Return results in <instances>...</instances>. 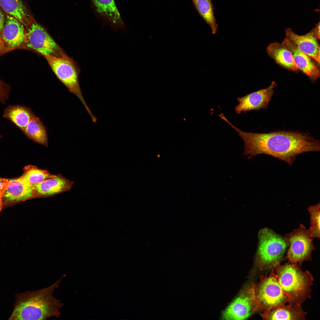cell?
Instances as JSON below:
<instances>
[{
    "instance_id": "1",
    "label": "cell",
    "mask_w": 320,
    "mask_h": 320,
    "mask_svg": "<svg viewBox=\"0 0 320 320\" xmlns=\"http://www.w3.org/2000/svg\"><path fill=\"white\" fill-rule=\"evenodd\" d=\"M226 122L238 132L244 143L243 155L250 159L264 154L283 160L291 166L297 156L305 152L320 151V142L308 134L292 131L267 133L243 131L229 120Z\"/></svg>"
},
{
    "instance_id": "2",
    "label": "cell",
    "mask_w": 320,
    "mask_h": 320,
    "mask_svg": "<svg viewBox=\"0 0 320 320\" xmlns=\"http://www.w3.org/2000/svg\"><path fill=\"white\" fill-rule=\"evenodd\" d=\"M62 277L50 286L38 290L27 291L15 295V301L9 320H45L58 317L63 303L53 293Z\"/></svg>"
},
{
    "instance_id": "3",
    "label": "cell",
    "mask_w": 320,
    "mask_h": 320,
    "mask_svg": "<svg viewBox=\"0 0 320 320\" xmlns=\"http://www.w3.org/2000/svg\"><path fill=\"white\" fill-rule=\"evenodd\" d=\"M289 303L301 305L311 296L313 279L308 271H303L297 264H279L271 269Z\"/></svg>"
},
{
    "instance_id": "4",
    "label": "cell",
    "mask_w": 320,
    "mask_h": 320,
    "mask_svg": "<svg viewBox=\"0 0 320 320\" xmlns=\"http://www.w3.org/2000/svg\"><path fill=\"white\" fill-rule=\"evenodd\" d=\"M258 238L256 263L261 269L271 270L280 264L288 247V241L285 236L266 228L259 231Z\"/></svg>"
},
{
    "instance_id": "5",
    "label": "cell",
    "mask_w": 320,
    "mask_h": 320,
    "mask_svg": "<svg viewBox=\"0 0 320 320\" xmlns=\"http://www.w3.org/2000/svg\"><path fill=\"white\" fill-rule=\"evenodd\" d=\"M254 289L257 311H268L289 303L272 271L269 276L260 277L257 284H255Z\"/></svg>"
},
{
    "instance_id": "6",
    "label": "cell",
    "mask_w": 320,
    "mask_h": 320,
    "mask_svg": "<svg viewBox=\"0 0 320 320\" xmlns=\"http://www.w3.org/2000/svg\"><path fill=\"white\" fill-rule=\"evenodd\" d=\"M43 56L57 78L71 93L79 98L88 111L79 85L78 69L73 61L64 53L58 57Z\"/></svg>"
},
{
    "instance_id": "7",
    "label": "cell",
    "mask_w": 320,
    "mask_h": 320,
    "mask_svg": "<svg viewBox=\"0 0 320 320\" xmlns=\"http://www.w3.org/2000/svg\"><path fill=\"white\" fill-rule=\"evenodd\" d=\"M285 237L289 244L286 258L289 263L301 265L305 261L311 260V253L315 247L309 229L300 224L298 228Z\"/></svg>"
},
{
    "instance_id": "8",
    "label": "cell",
    "mask_w": 320,
    "mask_h": 320,
    "mask_svg": "<svg viewBox=\"0 0 320 320\" xmlns=\"http://www.w3.org/2000/svg\"><path fill=\"white\" fill-rule=\"evenodd\" d=\"M26 49L43 56L60 57L64 53L47 31L33 19L24 26Z\"/></svg>"
},
{
    "instance_id": "9",
    "label": "cell",
    "mask_w": 320,
    "mask_h": 320,
    "mask_svg": "<svg viewBox=\"0 0 320 320\" xmlns=\"http://www.w3.org/2000/svg\"><path fill=\"white\" fill-rule=\"evenodd\" d=\"M255 284L244 290L223 311L225 319L244 320L257 312Z\"/></svg>"
},
{
    "instance_id": "10",
    "label": "cell",
    "mask_w": 320,
    "mask_h": 320,
    "mask_svg": "<svg viewBox=\"0 0 320 320\" xmlns=\"http://www.w3.org/2000/svg\"><path fill=\"white\" fill-rule=\"evenodd\" d=\"M0 36L6 52L16 49H26L24 26L8 15Z\"/></svg>"
},
{
    "instance_id": "11",
    "label": "cell",
    "mask_w": 320,
    "mask_h": 320,
    "mask_svg": "<svg viewBox=\"0 0 320 320\" xmlns=\"http://www.w3.org/2000/svg\"><path fill=\"white\" fill-rule=\"evenodd\" d=\"M276 86L275 82L273 81L269 87L265 88L238 98L239 104L235 107L236 113L239 114L242 112L267 108L274 94V89Z\"/></svg>"
},
{
    "instance_id": "12",
    "label": "cell",
    "mask_w": 320,
    "mask_h": 320,
    "mask_svg": "<svg viewBox=\"0 0 320 320\" xmlns=\"http://www.w3.org/2000/svg\"><path fill=\"white\" fill-rule=\"evenodd\" d=\"M96 13L105 24L109 25L114 31H124L125 26L114 0H91Z\"/></svg>"
},
{
    "instance_id": "13",
    "label": "cell",
    "mask_w": 320,
    "mask_h": 320,
    "mask_svg": "<svg viewBox=\"0 0 320 320\" xmlns=\"http://www.w3.org/2000/svg\"><path fill=\"white\" fill-rule=\"evenodd\" d=\"M281 44L292 54L298 69L311 79H316L319 77V69L311 57L300 50L287 37L284 39Z\"/></svg>"
},
{
    "instance_id": "14",
    "label": "cell",
    "mask_w": 320,
    "mask_h": 320,
    "mask_svg": "<svg viewBox=\"0 0 320 320\" xmlns=\"http://www.w3.org/2000/svg\"><path fill=\"white\" fill-rule=\"evenodd\" d=\"M72 182L60 174L33 185L35 197L51 196L68 191L72 188Z\"/></svg>"
},
{
    "instance_id": "15",
    "label": "cell",
    "mask_w": 320,
    "mask_h": 320,
    "mask_svg": "<svg viewBox=\"0 0 320 320\" xmlns=\"http://www.w3.org/2000/svg\"><path fill=\"white\" fill-rule=\"evenodd\" d=\"M286 36L297 48L320 64V45L312 31L303 35L296 34L290 28L285 31Z\"/></svg>"
},
{
    "instance_id": "16",
    "label": "cell",
    "mask_w": 320,
    "mask_h": 320,
    "mask_svg": "<svg viewBox=\"0 0 320 320\" xmlns=\"http://www.w3.org/2000/svg\"><path fill=\"white\" fill-rule=\"evenodd\" d=\"M2 197L9 202L24 201L35 197L34 191L33 186L28 183L21 176L9 180Z\"/></svg>"
},
{
    "instance_id": "17",
    "label": "cell",
    "mask_w": 320,
    "mask_h": 320,
    "mask_svg": "<svg viewBox=\"0 0 320 320\" xmlns=\"http://www.w3.org/2000/svg\"><path fill=\"white\" fill-rule=\"evenodd\" d=\"M306 314L300 305L296 303L283 304L260 314L265 320H303Z\"/></svg>"
},
{
    "instance_id": "18",
    "label": "cell",
    "mask_w": 320,
    "mask_h": 320,
    "mask_svg": "<svg viewBox=\"0 0 320 320\" xmlns=\"http://www.w3.org/2000/svg\"><path fill=\"white\" fill-rule=\"evenodd\" d=\"M36 116L30 108L20 105H9L4 109L3 115L23 133L28 123Z\"/></svg>"
},
{
    "instance_id": "19",
    "label": "cell",
    "mask_w": 320,
    "mask_h": 320,
    "mask_svg": "<svg viewBox=\"0 0 320 320\" xmlns=\"http://www.w3.org/2000/svg\"><path fill=\"white\" fill-rule=\"evenodd\" d=\"M268 54L280 65L291 70H298L290 52L278 42L270 43L266 49Z\"/></svg>"
},
{
    "instance_id": "20",
    "label": "cell",
    "mask_w": 320,
    "mask_h": 320,
    "mask_svg": "<svg viewBox=\"0 0 320 320\" xmlns=\"http://www.w3.org/2000/svg\"><path fill=\"white\" fill-rule=\"evenodd\" d=\"M0 7L7 15L25 26L33 19L20 0H0Z\"/></svg>"
},
{
    "instance_id": "21",
    "label": "cell",
    "mask_w": 320,
    "mask_h": 320,
    "mask_svg": "<svg viewBox=\"0 0 320 320\" xmlns=\"http://www.w3.org/2000/svg\"><path fill=\"white\" fill-rule=\"evenodd\" d=\"M29 138L43 145H48V135L45 127L40 119L36 116L28 123L24 132Z\"/></svg>"
},
{
    "instance_id": "22",
    "label": "cell",
    "mask_w": 320,
    "mask_h": 320,
    "mask_svg": "<svg viewBox=\"0 0 320 320\" xmlns=\"http://www.w3.org/2000/svg\"><path fill=\"white\" fill-rule=\"evenodd\" d=\"M197 12L210 26L213 34L216 33L218 25L216 22L212 0H191Z\"/></svg>"
},
{
    "instance_id": "23",
    "label": "cell",
    "mask_w": 320,
    "mask_h": 320,
    "mask_svg": "<svg viewBox=\"0 0 320 320\" xmlns=\"http://www.w3.org/2000/svg\"><path fill=\"white\" fill-rule=\"evenodd\" d=\"M55 175L51 174L47 170L40 169L36 166L30 165L25 167L23 174L21 177L28 183L33 185Z\"/></svg>"
},
{
    "instance_id": "24",
    "label": "cell",
    "mask_w": 320,
    "mask_h": 320,
    "mask_svg": "<svg viewBox=\"0 0 320 320\" xmlns=\"http://www.w3.org/2000/svg\"><path fill=\"white\" fill-rule=\"evenodd\" d=\"M311 226L309 229L312 238H320V203L309 206Z\"/></svg>"
},
{
    "instance_id": "25",
    "label": "cell",
    "mask_w": 320,
    "mask_h": 320,
    "mask_svg": "<svg viewBox=\"0 0 320 320\" xmlns=\"http://www.w3.org/2000/svg\"><path fill=\"white\" fill-rule=\"evenodd\" d=\"M9 86L0 79V102L4 104L9 97Z\"/></svg>"
},
{
    "instance_id": "26",
    "label": "cell",
    "mask_w": 320,
    "mask_h": 320,
    "mask_svg": "<svg viewBox=\"0 0 320 320\" xmlns=\"http://www.w3.org/2000/svg\"><path fill=\"white\" fill-rule=\"evenodd\" d=\"M9 180L7 179L0 178V192H4L6 188Z\"/></svg>"
},
{
    "instance_id": "27",
    "label": "cell",
    "mask_w": 320,
    "mask_h": 320,
    "mask_svg": "<svg viewBox=\"0 0 320 320\" xmlns=\"http://www.w3.org/2000/svg\"><path fill=\"white\" fill-rule=\"evenodd\" d=\"M5 20L4 15L0 7V35L4 26Z\"/></svg>"
},
{
    "instance_id": "28",
    "label": "cell",
    "mask_w": 320,
    "mask_h": 320,
    "mask_svg": "<svg viewBox=\"0 0 320 320\" xmlns=\"http://www.w3.org/2000/svg\"><path fill=\"white\" fill-rule=\"evenodd\" d=\"M317 39H320V22L317 23L316 27L311 31Z\"/></svg>"
},
{
    "instance_id": "29",
    "label": "cell",
    "mask_w": 320,
    "mask_h": 320,
    "mask_svg": "<svg viewBox=\"0 0 320 320\" xmlns=\"http://www.w3.org/2000/svg\"><path fill=\"white\" fill-rule=\"evenodd\" d=\"M5 52V49L0 35V56Z\"/></svg>"
},
{
    "instance_id": "30",
    "label": "cell",
    "mask_w": 320,
    "mask_h": 320,
    "mask_svg": "<svg viewBox=\"0 0 320 320\" xmlns=\"http://www.w3.org/2000/svg\"><path fill=\"white\" fill-rule=\"evenodd\" d=\"M3 193H0V212L1 210L2 207V198Z\"/></svg>"
},
{
    "instance_id": "31",
    "label": "cell",
    "mask_w": 320,
    "mask_h": 320,
    "mask_svg": "<svg viewBox=\"0 0 320 320\" xmlns=\"http://www.w3.org/2000/svg\"><path fill=\"white\" fill-rule=\"evenodd\" d=\"M3 193L4 192H0V193Z\"/></svg>"
},
{
    "instance_id": "32",
    "label": "cell",
    "mask_w": 320,
    "mask_h": 320,
    "mask_svg": "<svg viewBox=\"0 0 320 320\" xmlns=\"http://www.w3.org/2000/svg\"><path fill=\"white\" fill-rule=\"evenodd\" d=\"M0 136H1V135H0Z\"/></svg>"
}]
</instances>
